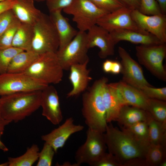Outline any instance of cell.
Listing matches in <instances>:
<instances>
[{
    "label": "cell",
    "mask_w": 166,
    "mask_h": 166,
    "mask_svg": "<svg viewBox=\"0 0 166 166\" xmlns=\"http://www.w3.org/2000/svg\"><path fill=\"white\" fill-rule=\"evenodd\" d=\"M138 10L141 13L147 15L162 14L159 6L156 0H140Z\"/></svg>",
    "instance_id": "obj_34"
},
{
    "label": "cell",
    "mask_w": 166,
    "mask_h": 166,
    "mask_svg": "<svg viewBox=\"0 0 166 166\" xmlns=\"http://www.w3.org/2000/svg\"><path fill=\"white\" fill-rule=\"evenodd\" d=\"M147 121L150 144H166V124L157 121L151 115Z\"/></svg>",
    "instance_id": "obj_28"
},
{
    "label": "cell",
    "mask_w": 166,
    "mask_h": 166,
    "mask_svg": "<svg viewBox=\"0 0 166 166\" xmlns=\"http://www.w3.org/2000/svg\"><path fill=\"white\" fill-rule=\"evenodd\" d=\"M4 0H0V1H4Z\"/></svg>",
    "instance_id": "obj_51"
},
{
    "label": "cell",
    "mask_w": 166,
    "mask_h": 166,
    "mask_svg": "<svg viewBox=\"0 0 166 166\" xmlns=\"http://www.w3.org/2000/svg\"><path fill=\"white\" fill-rule=\"evenodd\" d=\"M87 33L89 49L98 47V55L102 59L113 55L114 53L115 43L109 32L103 27L96 24L91 27Z\"/></svg>",
    "instance_id": "obj_14"
},
{
    "label": "cell",
    "mask_w": 166,
    "mask_h": 166,
    "mask_svg": "<svg viewBox=\"0 0 166 166\" xmlns=\"http://www.w3.org/2000/svg\"><path fill=\"white\" fill-rule=\"evenodd\" d=\"M42 90L20 92L1 96L0 113L10 123L17 122L30 115L40 107Z\"/></svg>",
    "instance_id": "obj_2"
},
{
    "label": "cell",
    "mask_w": 166,
    "mask_h": 166,
    "mask_svg": "<svg viewBox=\"0 0 166 166\" xmlns=\"http://www.w3.org/2000/svg\"><path fill=\"white\" fill-rule=\"evenodd\" d=\"M108 81L105 77L96 81L82 97L81 111L85 123L89 128L103 133L108 123L101 92L103 85Z\"/></svg>",
    "instance_id": "obj_3"
},
{
    "label": "cell",
    "mask_w": 166,
    "mask_h": 166,
    "mask_svg": "<svg viewBox=\"0 0 166 166\" xmlns=\"http://www.w3.org/2000/svg\"><path fill=\"white\" fill-rule=\"evenodd\" d=\"M84 127L75 124L72 117L67 118L64 122L49 133L42 135V140L50 144L56 153L58 149L62 148L69 137L73 134L82 130Z\"/></svg>",
    "instance_id": "obj_16"
},
{
    "label": "cell",
    "mask_w": 166,
    "mask_h": 166,
    "mask_svg": "<svg viewBox=\"0 0 166 166\" xmlns=\"http://www.w3.org/2000/svg\"><path fill=\"white\" fill-rule=\"evenodd\" d=\"M136 55L139 63L156 77L166 81V71L163 61L166 56V43L141 45L136 47Z\"/></svg>",
    "instance_id": "obj_7"
},
{
    "label": "cell",
    "mask_w": 166,
    "mask_h": 166,
    "mask_svg": "<svg viewBox=\"0 0 166 166\" xmlns=\"http://www.w3.org/2000/svg\"><path fill=\"white\" fill-rule=\"evenodd\" d=\"M49 85L25 73L0 74V96L20 92L42 90Z\"/></svg>",
    "instance_id": "obj_10"
},
{
    "label": "cell",
    "mask_w": 166,
    "mask_h": 166,
    "mask_svg": "<svg viewBox=\"0 0 166 166\" xmlns=\"http://www.w3.org/2000/svg\"><path fill=\"white\" fill-rule=\"evenodd\" d=\"M158 3L162 13L163 14H166V0H156Z\"/></svg>",
    "instance_id": "obj_45"
},
{
    "label": "cell",
    "mask_w": 166,
    "mask_h": 166,
    "mask_svg": "<svg viewBox=\"0 0 166 166\" xmlns=\"http://www.w3.org/2000/svg\"><path fill=\"white\" fill-rule=\"evenodd\" d=\"M124 166H147L144 158H137L129 161Z\"/></svg>",
    "instance_id": "obj_42"
},
{
    "label": "cell",
    "mask_w": 166,
    "mask_h": 166,
    "mask_svg": "<svg viewBox=\"0 0 166 166\" xmlns=\"http://www.w3.org/2000/svg\"><path fill=\"white\" fill-rule=\"evenodd\" d=\"M115 83L118 96L124 105L136 107L147 111L149 98L140 89L122 80Z\"/></svg>",
    "instance_id": "obj_17"
},
{
    "label": "cell",
    "mask_w": 166,
    "mask_h": 166,
    "mask_svg": "<svg viewBox=\"0 0 166 166\" xmlns=\"http://www.w3.org/2000/svg\"><path fill=\"white\" fill-rule=\"evenodd\" d=\"M33 27L31 50L39 54L48 52L56 53L59 47L58 37L49 16L42 13Z\"/></svg>",
    "instance_id": "obj_4"
},
{
    "label": "cell",
    "mask_w": 166,
    "mask_h": 166,
    "mask_svg": "<svg viewBox=\"0 0 166 166\" xmlns=\"http://www.w3.org/2000/svg\"><path fill=\"white\" fill-rule=\"evenodd\" d=\"M144 159L147 166H159L166 160V144H150L146 149Z\"/></svg>",
    "instance_id": "obj_26"
},
{
    "label": "cell",
    "mask_w": 166,
    "mask_h": 166,
    "mask_svg": "<svg viewBox=\"0 0 166 166\" xmlns=\"http://www.w3.org/2000/svg\"><path fill=\"white\" fill-rule=\"evenodd\" d=\"M92 166H121L115 157L106 152Z\"/></svg>",
    "instance_id": "obj_38"
},
{
    "label": "cell",
    "mask_w": 166,
    "mask_h": 166,
    "mask_svg": "<svg viewBox=\"0 0 166 166\" xmlns=\"http://www.w3.org/2000/svg\"><path fill=\"white\" fill-rule=\"evenodd\" d=\"M73 0H46V5L49 12L62 10L68 6Z\"/></svg>",
    "instance_id": "obj_39"
},
{
    "label": "cell",
    "mask_w": 166,
    "mask_h": 166,
    "mask_svg": "<svg viewBox=\"0 0 166 166\" xmlns=\"http://www.w3.org/2000/svg\"><path fill=\"white\" fill-rule=\"evenodd\" d=\"M63 70L56 53L48 52L39 54L24 73L49 85L59 83L62 80Z\"/></svg>",
    "instance_id": "obj_5"
},
{
    "label": "cell",
    "mask_w": 166,
    "mask_h": 166,
    "mask_svg": "<svg viewBox=\"0 0 166 166\" xmlns=\"http://www.w3.org/2000/svg\"><path fill=\"white\" fill-rule=\"evenodd\" d=\"M49 16L57 34L59 41L58 50L61 49L73 40L78 31L71 26L68 19L62 15L61 10L50 12Z\"/></svg>",
    "instance_id": "obj_20"
},
{
    "label": "cell",
    "mask_w": 166,
    "mask_h": 166,
    "mask_svg": "<svg viewBox=\"0 0 166 166\" xmlns=\"http://www.w3.org/2000/svg\"><path fill=\"white\" fill-rule=\"evenodd\" d=\"M159 166H166V160L162 162L160 164Z\"/></svg>",
    "instance_id": "obj_48"
},
{
    "label": "cell",
    "mask_w": 166,
    "mask_h": 166,
    "mask_svg": "<svg viewBox=\"0 0 166 166\" xmlns=\"http://www.w3.org/2000/svg\"><path fill=\"white\" fill-rule=\"evenodd\" d=\"M121 65L119 62L113 61L111 73L113 74H118L121 73Z\"/></svg>",
    "instance_id": "obj_43"
},
{
    "label": "cell",
    "mask_w": 166,
    "mask_h": 166,
    "mask_svg": "<svg viewBox=\"0 0 166 166\" xmlns=\"http://www.w3.org/2000/svg\"><path fill=\"white\" fill-rule=\"evenodd\" d=\"M16 18L12 10L0 15V36Z\"/></svg>",
    "instance_id": "obj_37"
},
{
    "label": "cell",
    "mask_w": 166,
    "mask_h": 166,
    "mask_svg": "<svg viewBox=\"0 0 166 166\" xmlns=\"http://www.w3.org/2000/svg\"><path fill=\"white\" fill-rule=\"evenodd\" d=\"M10 122L4 119L0 113V130L4 131L5 127Z\"/></svg>",
    "instance_id": "obj_46"
},
{
    "label": "cell",
    "mask_w": 166,
    "mask_h": 166,
    "mask_svg": "<svg viewBox=\"0 0 166 166\" xmlns=\"http://www.w3.org/2000/svg\"><path fill=\"white\" fill-rule=\"evenodd\" d=\"M33 35V26L21 22L14 38L12 47L23 51L31 50Z\"/></svg>",
    "instance_id": "obj_25"
},
{
    "label": "cell",
    "mask_w": 166,
    "mask_h": 166,
    "mask_svg": "<svg viewBox=\"0 0 166 166\" xmlns=\"http://www.w3.org/2000/svg\"><path fill=\"white\" fill-rule=\"evenodd\" d=\"M21 23L16 18L0 36V49L12 47V43L16 32Z\"/></svg>",
    "instance_id": "obj_31"
},
{
    "label": "cell",
    "mask_w": 166,
    "mask_h": 166,
    "mask_svg": "<svg viewBox=\"0 0 166 166\" xmlns=\"http://www.w3.org/2000/svg\"><path fill=\"white\" fill-rule=\"evenodd\" d=\"M140 89L148 98L166 101V87L155 88L145 86Z\"/></svg>",
    "instance_id": "obj_35"
},
{
    "label": "cell",
    "mask_w": 166,
    "mask_h": 166,
    "mask_svg": "<svg viewBox=\"0 0 166 166\" xmlns=\"http://www.w3.org/2000/svg\"><path fill=\"white\" fill-rule=\"evenodd\" d=\"M110 33L115 44L121 41H126L135 44L145 45L164 43L150 33L144 34L127 29L118 30Z\"/></svg>",
    "instance_id": "obj_21"
},
{
    "label": "cell",
    "mask_w": 166,
    "mask_h": 166,
    "mask_svg": "<svg viewBox=\"0 0 166 166\" xmlns=\"http://www.w3.org/2000/svg\"><path fill=\"white\" fill-rule=\"evenodd\" d=\"M4 131L0 130V149L6 152L8 151V149L1 141V137Z\"/></svg>",
    "instance_id": "obj_47"
},
{
    "label": "cell",
    "mask_w": 166,
    "mask_h": 166,
    "mask_svg": "<svg viewBox=\"0 0 166 166\" xmlns=\"http://www.w3.org/2000/svg\"><path fill=\"white\" fill-rule=\"evenodd\" d=\"M132 10L123 6L105 14L97 21L96 24L109 32L121 29H127L144 34L149 33L140 28L131 15Z\"/></svg>",
    "instance_id": "obj_11"
},
{
    "label": "cell",
    "mask_w": 166,
    "mask_h": 166,
    "mask_svg": "<svg viewBox=\"0 0 166 166\" xmlns=\"http://www.w3.org/2000/svg\"><path fill=\"white\" fill-rule=\"evenodd\" d=\"M99 8L108 12H113L124 5L119 0H89Z\"/></svg>",
    "instance_id": "obj_36"
},
{
    "label": "cell",
    "mask_w": 166,
    "mask_h": 166,
    "mask_svg": "<svg viewBox=\"0 0 166 166\" xmlns=\"http://www.w3.org/2000/svg\"><path fill=\"white\" fill-rule=\"evenodd\" d=\"M39 148L37 145L33 144L28 148L25 153L17 157L8 158L9 166H31L38 160Z\"/></svg>",
    "instance_id": "obj_29"
},
{
    "label": "cell",
    "mask_w": 166,
    "mask_h": 166,
    "mask_svg": "<svg viewBox=\"0 0 166 166\" xmlns=\"http://www.w3.org/2000/svg\"><path fill=\"white\" fill-rule=\"evenodd\" d=\"M22 51L23 50L13 47L0 49V74L7 72L13 57Z\"/></svg>",
    "instance_id": "obj_32"
},
{
    "label": "cell",
    "mask_w": 166,
    "mask_h": 166,
    "mask_svg": "<svg viewBox=\"0 0 166 166\" xmlns=\"http://www.w3.org/2000/svg\"><path fill=\"white\" fill-rule=\"evenodd\" d=\"M124 6L132 10H139L140 0H119Z\"/></svg>",
    "instance_id": "obj_41"
},
{
    "label": "cell",
    "mask_w": 166,
    "mask_h": 166,
    "mask_svg": "<svg viewBox=\"0 0 166 166\" xmlns=\"http://www.w3.org/2000/svg\"><path fill=\"white\" fill-rule=\"evenodd\" d=\"M107 124L104 136L109 152L124 166L137 158H144L147 148L136 141L125 131L120 130L111 123Z\"/></svg>",
    "instance_id": "obj_1"
},
{
    "label": "cell",
    "mask_w": 166,
    "mask_h": 166,
    "mask_svg": "<svg viewBox=\"0 0 166 166\" xmlns=\"http://www.w3.org/2000/svg\"><path fill=\"white\" fill-rule=\"evenodd\" d=\"M53 147L45 142L41 151L39 152L38 161L37 166H50L55 153Z\"/></svg>",
    "instance_id": "obj_33"
},
{
    "label": "cell",
    "mask_w": 166,
    "mask_h": 166,
    "mask_svg": "<svg viewBox=\"0 0 166 166\" xmlns=\"http://www.w3.org/2000/svg\"><path fill=\"white\" fill-rule=\"evenodd\" d=\"M17 0H5L0 1V15L12 9Z\"/></svg>",
    "instance_id": "obj_40"
},
{
    "label": "cell",
    "mask_w": 166,
    "mask_h": 166,
    "mask_svg": "<svg viewBox=\"0 0 166 166\" xmlns=\"http://www.w3.org/2000/svg\"><path fill=\"white\" fill-rule=\"evenodd\" d=\"M131 15L140 28L156 36L163 43H166V15H147L135 10H132Z\"/></svg>",
    "instance_id": "obj_13"
},
{
    "label": "cell",
    "mask_w": 166,
    "mask_h": 166,
    "mask_svg": "<svg viewBox=\"0 0 166 166\" xmlns=\"http://www.w3.org/2000/svg\"><path fill=\"white\" fill-rule=\"evenodd\" d=\"M142 146L147 148L150 144L147 121L138 122L131 126L121 127Z\"/></svg>",
    "instance_id": "obj_27"
},
{
    "label": "cell",
    "mask_w": 166,
    "mask_h": 166,
    "mask_svg": "<svg viewBox=\"0 0 166 166\" xmlns=\"http://www.w3.org/2000/svg\"><path fill=\"white\" fill-rule=\"evenodd\" d=\"M89 49L87 33L78 31L76 35L65 47L56 52L63 69L68 70L73 65L89 62L87 53Z\"/></svg>",
    "instance_id": "obj_8"
},
{
    "label": "cell",
    "mask_w": 166,
    "mask_h": 166,
    "mask_svg": "<svg viewBox=\"0 0 166 166\" xmlns=\"http://www.w3.org/2000/svg\"><path fill=\"white\" fill-rule=\"evenodd\" d=\"M118 51L121 59L122 80L139 89L145 86H153L145 78L140 65L131 57L126 50L119 46Z\"/></svg>",
    "instance_id": "obj_12"
},
{
    "label": "cell",
    "mask_w": 166,
    "mask_h": 166,
    "mask_svg": "<svg viewBox=\"0 0 166 166\" xmlns=\"http://www.w3.org/2000/svg\"><path fill=\"white\" fill-rule=\"evenodd\" d=\"M34 1L17 0L11 10L21 23L33 26L39 18L42 12L35 6Z\"/></svg>",
    "instance_id": "obj_22"
},
{
    "label": "cell",
    "mask_w": 166,
    "mask_h": 166,
    "mask_svg": "<svg viewBox=\"0 0 166 166\" xmlns=\"http://www.w3.org/2000/svg\"><path fill=\"white\" fill-rule=\"evenodd\" d=\"M113 61V60L107 59L103 62L102 69L105 73H111Z\"/></svg>",
    "instance_id": "obj_44"
},
{
    "label": "cell",
    "mask_w": 166,
    "mask_h": 166,
    "mask_svg": "<svg viewBox=\"0 0 166 166\" xmlns=\"http://www.w3.org/2000/svg\"><path fill=\"white\" fill-rule=\"evenodd\" d=\"M45 0H34V1H35L37 2H41V1H44Z\"/></svg>",
    "instance_id": "obj_50"
},
{
    "label": "cell",
    "mask_w": 166,
    "mask_h": 166,
    "mask_svg": "<svg viewBox=\"0 0 166 166\" xmlns=\"http://www.w3.org/2000/svg\"><path fill=\"white\" fill-rule=\"evenodd\" d=\"M107 149L104 133L88 128L85 142L76 152V163L79 166L84 163L92 166L106 152Z\"/></svg>",
    "instance_id": "obj_9"
},
{
    "label": "cell",
    "mask_w": 166,
    "mask_h": 166,
    "mask_svg": "<svg viewBox=\"0 0 166 166\" xmlns=\"http://www.w3.org/2000/svg\"><path fill=\"white\" fill-rule=\"evenodd\" d=\"M147 111L155 120L166 124V102L149 98Z\"/></svg>",
    "instance_id": "obj_30"
},
{
    "label": "cell",
    "mask_w": 166,
    "mask_h": 166,
    "mask_svg": "<svg viewBox=\"0 0 166 166\" xmlns=\"http://www.w3.org/2000/svg\"><path fill=\"white\" fill-rule=\"evenodd\" d=\"M40 106L42 115L54 125L59 124L63 116L57 92L54 87L49 85L42 90Z\"/></svg>",
    "instance_id": "obj_15"
},
{
    "label": "cell",
    "mask_w": 166,
    "mask_h": 166,
    "mask_svg": "<svg viewBox=\"0 0 166 166\" xmlns=\"http://www.w3.org/2000/svg\"><path fill=\"white\" fill-rule=\"evenodd\" d=\"M150 116L146 110L125 105L121 108L116 121L121 127H126L140 122L147 121Z\"/></svg>",
    "instance_id": "obj_23"
},
{
    "label": "cell",
    "mask_w": 166,
    "mask_h": 166,
    "mask_svg": "<svg viewBox=\"0 0 166 166\" xmlns=\"http://www.w3.org/2000/svg\"><path fill=\"white\" fill-rule=\"evenodd\" d=\"M8 166V162H5L4 163L0 164V166Z\"/></svg>",
    "instance_id": "obj_49"
},
{
    "label": "cell",
    "mask_w": 166,
    "mask_h": 166,
    "mask_svg": "<svg viewBox=\"0 0 166 166\" xmlns=\"http://www.w3.org/2000/svg\"><path fill=\"white\" fill-rule=\"evenodd\" d=\"M65 13L73 16L79 31L85 32L96 24L101 17L109 13L95 5L89 0H73L63 10Z\"/></svg>",
    "instance_id": "obj_6"
},
{
    "label": "cell",
    "mask_w": 166,
    "mask_h": 166,
    "mask_svg": "<svg viewBox=\"0 0 166 166\" xmlns=\"http://www.w3.org/2000/svg\"></svg>",
    "instance_id": "obj_52"
},
{
    "label": "cell",
    "mask_w": 166,
    "mask_h": 166,
    "mask_svg": "<svg viewBox=\"0 0 166 166\" xmlns=\"http://www.w3.org/2000/svg\"><path fill=\"white\" fill-rule=\"evenodd\" d=\"M39 55L32 50L20 52L12 58L7 72L24 73L37 59Z\"/></svg>",
    "instance_id": "obj_24"
},
{
    "label": "cell",
    "mask_w": 166,
    "mask_h": 166,
    "mask_svg": "<svg viewBox=\"0 0 166 166\" xmlns=\"http://www.w3.org/2000/svg\"><path fill=\"white\" fill-rule=\"evenodd\" d=\"M103 85L102 98L106 112L107 123L116 121L122 107L124 105L121 102L116 90L115 83Z\"/></svg>",
    "instance_id": "obj_18"
},
{
    "label": "cell",
    "mask_w": 166,
    "mask_h": 166,
    "mask_svg": "<svg viewBox=\"0 0 166 166\" xmlns=\"http://www.w3.org/2000/svg\"><path fill=\"white\" fill-rule=\"evenodd\" d=\"M89 62L71 65L69 70V78L72 85V89L67 94V97L77 96L84 92L87 88L92 78L89 70L87 68Z\"/></svg>",
    "instance_id": "obj_19"
}]
</instances>
